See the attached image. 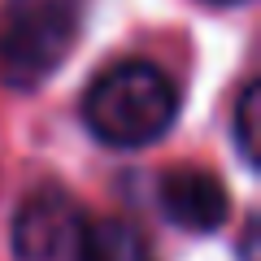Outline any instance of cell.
Listing matches in <instances>:
<instances>
[{"mask_svg":"<svg viewBox=\"0 0 261 261\" xmlns=\"http://www.w3.org/2000/svg\"><path fill=\"white\" fill-rule=\"evenodd\" d=\"M83 214L74 209V200L57 187H39L22 200L18 218H13V252L22 261H53L74 244Z\"/></svg>","mask_w":261,"mask_h":261,"instance_id":"obj_4","label":"cell"},{"mask_svg":"<svg viewBox=\"0 0 261 261\" xmlns=\"http://www.w3.org/2000/svg\"><path fill=\"white\" fill-rule=\"evenodd\" d=\"M74 261H152L148 240L122 218H92L74 235Z\"/></svg>","mask_w":261,"mask_h":261,"instance_id":"obj_5","label":"cell"},{"mask_svg":"<svg viewBox=\"0 0 261 261\" xmlns=\"http://www.w3.org/2000/svg\"><path fill=\"white\" fill-rule=\"evenodd\" d=\"M261 87L257 83H244V92L235 96V113H231V126H235V148L248 166H257L261 152H257V135H261Z\"/></svg>","mask_w":261,"mask_h":261,"instance_id":"obj_6","label":"cell"},{"mask_svg":"<svg viewBox=\"0 0 261 261\" xmlns=\"http://www.w3.org/2000/svg\"><path fill=\"white\" fill-rule=\"evenodd\" d=\"M87 0H0V83L35 92L83 35Z\"/></svg>","mask_w":261,"mask_h":261,"instance_id":"obj_2","label":"cell"},{"mask_svg":"<svg viewBox=\"0 0 261 261\" xmlns=\"http://www.w3.org/2000/svg\"><path fill=\"white\" fill-rule=\"evenodd\" d=\"M214 5H235V0H214Z\"/></svg>","mask_w":261,"mask_h":261,"instance_id":"obj_7","label":"cell"},{"mask_svg":"<svg viewBox=\"0 0 261 261\" xmlns=\"http://www.w3.org/2000/svg\"><path fill=\"white\" fill-rule=\"evenodd\" d=\"M157 205L174 226L196 231V235L218 231V226H226V218H231V196H226L222 178L209 174V170H200V166L166 170V174L157 178Z\"/></svg>","mask_w":261,"mask_h":261,"instance_id":"obj_3","label":"cell"},{"mask_svg":"<svg viewBox=\"0 0 261 261\" xmlns=\"http://www.w3.org/2000/svg\"><path fill=\"white\" fill-rule=\"evenodd\" d=\"M178 83L152 61H118L87 83L83 122L109 148H148L178 122Z\"/></svg>","mask_w":261,"mask_h":261,"instance_id":"obj_1","label":"cell"}]
</instances>
